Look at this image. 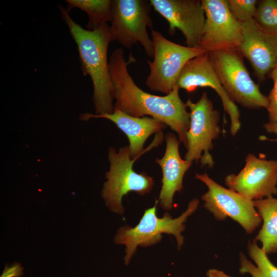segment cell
<instances>
[{
    "label": "cell",
    "mask_w": 277,
    "mask_h": 277,
    "mask_svg": "<svg viewBox=\"0 0 277 277\" xmlns=\"http://www.w3.org/2000/svg\"><path fill=\"white\" fill-rule=\"evenodd\" d=\"M123 48L115 49L109 60L114 89V108L132 116H146L155 118L168 126L178 135L179 141L186 146V133L190 126V114L179 95L176 85L165 96L145 92L134 83L129 73Z\"/></svg>",
    "instance_id": "obj_1"
},
{
    "label": "cell",
    "mask_w": 277,
    "mask_h": 277,
    "mask_svg": "<svg viewBox=\"0 0 277 277\" xmlns=\"http://www.w3.org/2000/svg\"><path fill=\"white\" fill-rule=\"evenodd\" d=\"M58 8L77 45L83 74L90 76L91 79L95 114L112 113L114 108V89L107 52L109 44L115 40L110 27L105 23L92 30L84 29L72 19L66 8L60 5Z\"/></svg>",
    "instance_id": "obj_2"
},
{
    "label": "cell",
    "mask_w": 277,
    "mask_h": 277,
    "mask_svg": "<svg viewBox=\"0 0 277 277\" xmlns=\"http://www.w3.org/2000/svg\"><path fill=\"white\" fill-rule=\"evenodd\" d=\"M158 203L159 200H156L152 207L145 210L135 226L125 225L117 230L114 242L125 246L124 262L126 265L130 263L138 246L144 247L156 244L162 240L163 233L174 236L179 249L183 245L184 239L181 233L185 230V223L188 217L197 209L199 200H191L187 209L175 219L168 213H165L162 217H157L156 206Z\"/></svg>",
    "instance_id": "obj_3"
},
{
    "label": "cell",
    "mask_w": 277,
    "mask_h": 277,
    "mask_svg": "<svg viewBox=\"0 0 277 277\" xmlns=\"http://www.w3.org/2000/svg\"><path fill=\"white\" fill-rule=\"evenodd\" d=\"M108 158L109 169L106 172L107 180L101 195L111 211L123 215L125 210L123 197L131 191L140 195L150 193L154 180L145 172L138 173L133 169L135 159H131L129 146H123L117 151L110 147Z\"/></svg>",
    "instance_id": "obj_4"
},
{
    "label": "cell",
    "mask_w": 277,
    "mask_h": 277,
    "mask_svg": "<svg viewBox=\"0 0 277 277\" xmlns=\"http://www.w3.org/2000/svg\"><path fill=\"white\" fill-rule=\"evenodd\" d=\"M208 53L222 86L233 102L249 109L267 108V96L251 78L238 49Z\"/></svg>",
    "instance_id": "obj_5"
},
{
    "label": "cell",
    "mask_w": 277,
    "mask_h": 277,
    "mask_svg": "<svg viewBox=\"0 0 277 277\" xmlns=\"http://www.w3.org/2000/svg\"><path fill=\"white\" fill-rule=\"evenodd\" d=\"M151 36L153 60L147 62L150 71L145 84L153 91L167 95L177 85L178 77L187 63L206 52L200 48L173 43L155 30H151Z\"/></svg>",
    "instance_id": "obj_6"
},
{
    "label": "cell",
    "mask_w": 277,
    "mask_h": 277,
    "mask_svg": "<svg viewBox=\"0 0 277 277\" xmlns=\"http://www.w3.org/2000/svg\"><path fill=\"white\" fill-rule=\"evenodd\" d=\"M150 1L113 0L110 30L114 40L126 48L140 43L146 55L153 57L152 39L147 27L153 29Z\"/></svg>",
    "instance_id": "obj_7"
},
{
    "label": "cell",
    "mask_w": 277,
    "mask_h": 277,
    "mask_svg": "<svg viewBox=\"0 0 277 277\" xmlns=\"http://www.w3.org/2000/svg\"><path fill=\"white\" fill-rule=\"evenodd\" d=\"M185 104L190 110V126L186 133L185 160L192 163L200 160L202 166L212 168L214 162L210 151L213 147V141L221 132L219 111L214 108L206 92L196 103L188 99Z\"/></svg>",
    "instance_id": "obj_8"
},
{
    "label": "cell",
    "mask_w": 277,
    "mask_h": 277,
    "mask_svg": "<svg viewBox=\"0 0 277 277\" xmlns=\"http://www.w3.org/2000/svg\"><path fill=\"white\" fill-rule=\"evenodd\" d=\"M195 177L207 187L202 195L204 207L216 219L224 221L227 217L237 222L248 234L252 233L260 225L262 219L253 201L239 193L221 186L206 173H196Z\"/></svg>",
    "instance_id": "obj_9"
},
{
    "label": "cell",
    "mask_w": 277,
    "mask_h": 277,
    "mask_svg": "<svg viewBox=\"0 0 277 277\" xmlns=\"http://www.w3.org/2000/svg\"><path fill=\"white\" fill-rule=\"evenodd\" d=\"M205 22L200 48L206 52L238 49L242 39L241 23L230 13L227 0H201Z\"/></svg>",
    "instance_id": "obj_10"
},
{
    "label": "cell",
    "mask_w": 277,
    "mask_h": 277,
    "mask_svg": "<svg viewBox=\"0 0 277 277\" xmlns=\"http://www.w3.org/2000/svg\"><path fill=\"white\" fill-rule=\"evenodd\" d=\"M226 185L252 201L277 195V161L248 154L244 168L237 174L225 179Z\"/></svg>",
    "instance_id": "obj_11"
},
{
    "label": "cell",
    "mask_w": 277,
    "mask_h": 277,
    "mask_svg": "<svg viewBox=\"0 0 277 277\" xmlns=\"http://www.w3.org/2000/svg\"><path fill=\"white\" fill-rule=\"evenodd\" d=\"M177 85L188 92L195 91L199 87L214 89L230 118V133L233 136L237 133L241 126L240 111L222 86L208 52H204L187 63L178 77Z\"/></svg>",
    "instance_id": "obj_12"
},
{
    "label": "cell",
    "mask_w": 277,
    "mask_h": 277,
    "mask_svg": "<svg viewBox=\"0 0 277 277\" xmlns=\"http://www.w3.org/2000/svg\"><path fill=\"white\" fill-rule=\"evenodd\" d=\"M154 9L168 23V32L173 35L176 29L185 37L187 46L200 48L205 22L200 0H150Z\"/></svg>",
    "instance_id": "obj_13"
},
{
    "label": "cell",
    "mask_w": 277,
    "mask_h": 277,
    "mask_svg": "<svg viewBox=\"0 0 277 277\" xmlns=\"http://www.w3.org/2000/svg\"><path fill=\"white\" fill-rule=\"evenodd\" d=\"M242 39L238 48L250 64L259 81L265 80L277 63V35L262 29L254 19L241 23Z\"/></svg>",
    "instance_id": "obj_14"
},
{
    "label": "cell",
    "mask_w": 277,
    "mask_h": 277,
    "mask_svg": "<svg viewBox=\"0 0 277 277\" xmlns=\"http://www.w3.org/2000/svg\"><path fill=\"white\" fill-rule=\"evenodd\" d=\"M166 150L163 156L155 160L162 170V187L159 197L160 206L165 210L172 209L176 192L183 189V180L192 163L183 160L179 153L180 141L176 136L168 133L165 136Z\"/></svg>",
    "instance_id": "obj_15"
},
{
    "label": "cell",
    "mask_w": 277,
    "mask_h": 277,
    "mask_svg": "<svg viewBox=\"0 0 277 277\" xmlns=\"http://www.w3.org/2000/svg\"><path fill=\"white\" fill-rule=\"evenodd\" d=\"M92 118H102L114 123L127 136L131 159H135L144 150V145L152 134L160 133L166 125L159 120L148 116L137 117L130 116L114 108L112 113L95 114L82 113L80 116L82 121Z\"/></svg>",
    "instance_id": "obj_16"
},
{
    "label": "cell",
    "mask_w": 277,
    "mask_h": 277,
    "mask_svg": "<svg viewBox=\"0 0 277 277\" xmlns=\"http://www.w3.org/2000/svg\"><path fill=\"white\" fill-rule=\"evenodd\" d=\"M253 202L263 222L253 241L262 243L267 255L277 253V198L271 196Z\"/></svg>",
    "instance_id": "obj_17"
},
{
    "label": "cell",
    "mask_w": 277,
    "mask_h": 277,
    "mask_svg": "<svg viewBox=\"0 0 277 277\" xmlns=\"http://www.w3.org/2000/svg\"><path fill=\"white\" fill-rule=\"evenodd\" d=\"M248 252L255 265L243 253L240 254V272L241 273H249L251 277H277V267L271 262L264 250L259 247L255 241L248 243Z\"/></svg>",
    "instance_id": "obj_18"
},
{
    "label": "cell",
    "mask_w": 277,
    "mask_h": 277,
    "mask_svg": "<svg viewBox=\"0 0 277 277\" xmlns=\"http://www.w3.org/2000/svg\"><path fill=\"white\" fill-rule=\"evenodd\" d=\"M66 2L68 12L74 8H80L86 12L89 17L86 27L89 30L111 21V0H66Z\"/></svg>",
    "instance_id": "obj_19"
},
{
    "label": "cell",
    "mask_w": 277,
    "mask_h": 277,
    "mask_svg": "<svg viewBox=\"0 0 277 277\" xmlns=\"http://www.w3.org/2000/svg\"><path fill=\"white\" fill-rule=\"evenodd\" d=\"M253 19L265 31L277 35V0L259 2Z\"/></svg>",
    "instance_id": "obj_20"
},
{
    "label": "cell",
    "mask_w": 277,
    "mask_h": 277,
    "mask_svg": "<svg viewBox=\"0 0 277 277\" xmlns=\"http://www.w3.org/2000/svg\"><path fill=\"white\" fill-rule=\"evenodd\" d=\"M228 9L240 23L253 19L258 4L256 0H227Z\"/></svg>",
    "instance_id": "obj_21"
},
{
    "label": "cell",
    "mask_w": 277,
    "mask_h": 277,
    "mask_svg": "<svg viewBox=\"0 0 277 277\" xmlns=\"http://www.w3.org/2000/svg\"><path fill=\"white\" fill-rule=\"evenodd\" d=\"M273 85L268 96V106L266 109L268 112L269 123H277V67L270 73Z\"/></svg>",
    "instance_id": "obj_22"
},
{
    "label": "cell",
    "mask_w": 277,
    "mask_h": 277,
    "mask_svg": "<svg viewBox=\"0 0 277 277\" xmlns=\"http://www.w3.org/2000/svg\"><path fill=\"white\" fill-rule=\"evenodd\" d=\"M23 269L19 263H15L12 266L6 267L1 277H20L23 274Z\"/></svg>",
    "instance_id": "obj_23"
},
{
    "label": "cell",
    "mask_w": 277,
    "mask_h": 277,
    "mask_svg": "<svg viewBox=\"0 0 277 277\" xmlns=\"http://www.w3.org/2000/svg\"><path fill=\"white\" fill-rule=\"evenodd\" d=\"M207 276L208 277H231L223 271L215 269H211L207 271Z\"/></svg>",
    "instance_id": "obj_24"
},
{
    "label": "cell",
    "mask_w": 277,
    "mask_h": 277,
    "mask_svg": "<svg viewBox=\"0 0 277 277\" xmlns=\"http://www.w3.org/2000/svg\"><path fill=\"white\" fill-rule=\"evenodd\" d=\"M266 131L269 133H274L277 135V123H267L263 125Z\"/></svg>",
    "instance_id": "obj_25"
},
{
    "label": "cell",
    "mask_w": 277,
    "mask_h": 277,
    "mask_svg": "<svg viewBox=\"0 0 277 277\" xmlns=\"http://www.w3.org/2000/svg\"><path fill=\"white\" fill-rule=\"evenodd\" d=\"M276 67H277V63H276Z\"/></svg>",
    "instance_id": "obj_26"
}]
</instances>
